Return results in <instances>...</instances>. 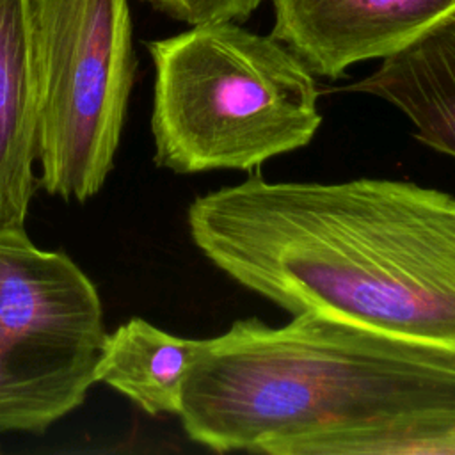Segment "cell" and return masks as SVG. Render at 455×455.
<instances>
[{
  "label": "cell",
  "instance_id": "9",
  "mask_svg": "<svg viewBox=\"0 0 455 455\" xmlns=\"http://www.w3.org/2000/svg\"><path fill=\"white\" fill-rule=\"evenodd\" d=\"M204 343L133 316L107 332L94 382L116 389L149 416H178L185 379Z\"/></svg>",
  "mask_w": 455,
  "mask_h": 455
},
{
  "label": "cell",
  "instance_id": "5",
  "mask_svg": "<svg viewBox=\"0 0 455 455\" xmlns=\"http://www.w3.org/2000/svg\"><path fill=\"white\" fill-rule=\"evenodd\" d=\"M107 336L91 277L25 226H0V434H43L78 409Z\"/></svg>",
  "mask_w": 455,
  "mask_h": 455
},
{
  "label": "cell",
  "instance_id": "1",
  "mask_svg": "<svg viewBox=\"0 0 455 455\" xmlns=\"http://www.w3.org/2000/svg\"><path fill=\"white\" fill-rule=\"evenodd\" d=\"M194 245L242 288L315 315L455 354V196L418 183H242L187 208Z\"/></svg>",
  "mask_w": 455,
  "mask_h": 455
},
{
  "label": "cell",
  "instance_id": "4",
  "mask_svg": "<svg viewBox=\"0 0 455 455\" xmlns=\"http://www.w3.org/2000/svg\"><path fill=\"white\" fill-rule=\"evenodd\" d=\"M39 185L85 203L117 155L135 78L128 0H28Z\"/></svg>",
  "mask_w": 455,
  "mask_h": 455
},
{
  "label": "cell",
  "instance_id": "8",
  "mask_svg": "<svg viewBox=\"0 0 455 455\" xmlns=\"http://www.w3.org/2000/svg\"><path fill=\"white\" fill-rule=\"evenodd\" d=\"M28 0H0V226H25L39 185Z\"/></svg>",
  "mask_w": 455,
  "mask_h": 455
},
{
  "label": "cell",
  "instance_id": "3",
  "mask_svg": "<svg viewBox=\"0 0 455 455\" xmlns=\"http://www.w3.org/2000/svg\"><path fill=\"white\" fill-rule=\"evenodd\" d=\"M146 46L153 162L162 169L258 171L307 146L322 124L315 75L272 36L212 21Z\"/></svg>",
  "mask_w": 455,
  "mask_h": 455
},
{
  "label": "cell",
  "instance_id": "2",
  "mask_svg": "<svg viewBox=\"0 0 455 455\" xmlns=\"http://www.w3.org/2000/svg\"><path fill=\"white\" fill-rule=\"evenodd\" d=\"M455 405V354L315 315L243 318L188 371L178 418L212 451L300 455L315 441Z\"/></svg>",
  "mask_w": 455,
  "mask_h": 455
},
{
  "label": "cell",
  "instance_id": "7",
  "mask_svg": "<svg viewBox=\"0 0 455 455\" xmlns=\"http://www.w3.org/2000/svg\"><path fill=\"white\" fill-rule=\"evenodd\" d=\"M347 91L387 101L409 119L418 142L455 158V14Z\"/></svg>",
  "mask_w": 455,
  "mask_h": 455
},
{
  "label": "cell",
  "instance_id": "10",
  "mask_svg": "<svg viewBox=\"0 0 455 455\" xmlns=\"http://www.w3.org/2000/svg\"><path fill=\"white\" fill-rule=\"evenodd\" d=\"M156 11L192 25L245 21L263 0H144Z\"/></svg>",
  "mask_w": 455,
  "mask_h": 455
},
{
  "label": "cell",
  "instance_id": "6",
  "mask_svg": "<svg viewBox=\"0 0 455 455\" xmlns=\"http://www.w3.org/2000/svg\"><path fill=\"white\" fill-rule=\"evenodd\" d=\"M272 7L270 36L325 78L386 59L455 14V0H272Z\"/></svg>",
  "mask_w": 455,
  "mask_h": 455
}]
</instances>
